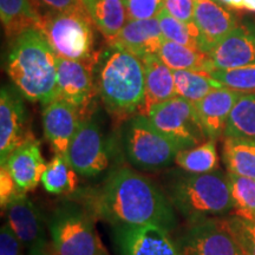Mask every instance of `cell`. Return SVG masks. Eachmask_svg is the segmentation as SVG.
<instances>
[{
    "label": "cell",
    "instance_id": "6da1fadb",
    "mask_svg": "<svg viewBox=\"0 0 255 255\" xmlns=\"http://www.w3.org/2000/svg\"><path fill=\"white\" fill-rule=\"evenodd\" d=\"M82 206L113 227L154 225L173 232L175 208L156 184L128 167L115 169L100 186L82 193Z\"/></svg>",
    "mask_w": 255,
    "mask_h": 255
},
{
    "label": "cell",
    "instance_id": "7a4b0ae2",
    "mask_svg": "<svg viewBox=\"0 0 255 255\" xmlns=\"http://www.w3.org/2000/svg\"><path fill=\"white\" fill-rule=\"evenodd\" d=\"M6 69L14 87L27 101L46 105L56 98L57 56L37 28L12 41Z\"/></svg>",
    "mask_w": 255,
    "mask_h": 255
},
{
    "label": "cell",
    "instance_id": "3957f363",
    "mask_svg": "<svg viewBox=\"0 0 255 255\" xmlns=\"http://www.w3.org/2000/svg\"><path fill=\"white\" fill-rule=\"evenodd\" d=\"M97 87L104 107L115 120L132 119L144 96L142 60L127 51L110 46V51L102 58Z\"/></svg>",
    "mask_w": 255,
    "mask_h": 255
},
{
    "label": "cell",
    "instance_id": "277c9868",
    "mask_svg": "<svg viewBox=\"0 0 255 255\" xmlns=\"http://www.w3.org/2000/svg\"><path fill=\"white\" fill-rule=\"evenodd\" d=\"M167 196L171 205L189 222L218 218L234 208L228 173L215 170L207 174H184L168 184Z\"/></svg>",
    "mask_w": 255,
    "mask_h": 255
},
{
    "label": "cell",
    "instance_id": "5b68a950",
    "mask_svg": "<svg viewBox=\"0 0 255 255\" xmlns=\"http://www.w3.org/2000/svg\"><path fill=\"white\" fill-rule=\"evenodd\" d=\"M95 24L87 8L50 11L43 15L39 31L59 58L98 64L95 50Z\"/></svg>",
    "mask_w": 255,
    "mask_h": 255
},
{
    "label": "cell",
    "instance_id": "8992f818",
    "mask_svg": "<svg viewBox=\"0 0 255 255\" xmlns=\"http://www.w3.org/2000/svg\"><path fill=\"white\" fill-rule=\"evenodd\" d=\"M52 255H109L96 229L95 218L84 207H57L47 219Z\"/></svg>",
    "mask_w": 255,
    "mask_h": 255
},
{
    "label": "cell",
    "instance_id": "52a82bcc",
    "mask_svg": "<svg viewBox=\"0 0 255 255\" xmlns=\"http://www.w3.org/2000/svg\"><path fill=\"white\" fill-rule=\"evenodd\" d=\"M124 146L129 162L143 170H157L175 163L182 150L170 138L152 126L148 117L136 115L129 120L124 131Z\"/></svg>",
    "mask_w": 255,
    "mask_h": 255
},
{
    "label": "cell",
    "instance_id": "ba28073f",
    "mask_svg": "<svg viewBox=\"0 0 255 255\" xmlns=\"http://www.w3.org/2000/svg\"><path fill=\"white\" fill-rule=\"evenodd\" d=\"M148 119L156 129L182 149L200 145L208 139L195 105L178 96L154 108Z\"/></svg>",
    "mask_w": 255,
    "mask_h": 255
},
{
    "label": "cell",
    "instance_id": "9c48e42d",
    "mask_svg": "<svg viewBox=\"0 0 255 255\" xmlns=\"http://www.w3.org/2000/svg\"><path fill=\"white\" fill-rule=\"evenodd\" d=\"M176 245L181 255H246L227 219L221 218L189 222Z\"/></svg>",
    "mask_w": 255,
    "mask_h": 255
},
{
    "label": "cell",
    "instance_id": "30bf717a",
    "mask_svg": "<svg viewBox=\"0 0 255 255\" xmlns=\"http://www.w3.org/2000/svg\"><path fill=\"white\" fill-rule=\"evenodd\" d=\"M97 64L57 57V88L55 100L73 105L83 116L90 117L95 97L98 94L94 68Z\"/></svg>",
    "mask_w": 255,
    "mask_h": 255
},
{
    "label": "cell",
    "instance_id": "8fae6325",
    "mask_svg": "<svg viewBox=\"0 0 255 255\" xmlns=\"http://www.w3.org/2000/svg\"><path fill=\"white\" fill-rule=\"evenodd\" d=\"M2 212L27 255H52L47 223L26 194L15 197Z\"/></svg>",
    "mask_w": 255,
    "mask_h": 255
},
{
    "label": "cell",
    "instance_id": "7c38bea8",
    "mask_svg": "<svg viewBox=\"0 0 255 255\" xmlns=\"http://www.w3.org/2000/svg\"><path fill=\"white\" fill-rule=\"evenodd\" d=\"M65 157L76 173L83 176H97L107 170L110 163L109 149L101 127L94 119L83 120Z\"/></svg>",
    "mask_w": 255,
    "mask_h": 255
},
{
    "label": "cell",
    "instance_id": "4fadbf2b",
    "mask_svg": "<svg viewBox=\"0 0 255 255\" xmlns=\"http://www.w3.org/2000/svg\"><path fill=\"white\" fill-rule=\"evenodd\" d=\"M23 96L18 90L2 87L0 94V164L5 165L8 156L34 137L28 129L27 111Z\"/></svg>",
    "mask_w": 255,
    "mask_h": 255
},
{
    "label": "cell",
    "instance_id": "5bb4252c",
    "mask_svg": "<svg viewBox=\"0 0 255 255\" xmlns=\"http://www.w3.org/2000/svg\"><path fill=\"white\" fill-rule=\"evenodd\" d=\"M121 255H181L170 232L158 226L114 227Z\"/></svg>",
    "mask_w": 255,
    "mask_h": 255
},
{
    "label": "cell",
    "instance_id": "9a60e30c",
    "mask_svg": "<svg viewBox=\"0 0 255 255\" xmlns=\"http://www.w3.org/2000/svg\"><path fill=\"white\" fill-rule=\"evenodd\" d=\"M214 69L231 70L255 64V24L245 20L208 53Z\"/></svg>",
    "mask_w": 255,
    "mask_h": 255
},
{
    "label": "cell",
    "instance_id": "2e32d148",
    "mask_svg": "<svg viewBox=\"0 0 255 255\" xmlns=\"http://www.w3.org/2000/svg\"><path fill=\"white\" fill-rule=\"evenodd\" d=\"M83 120H85V117L77 108L62 100H53L44 105V136L56 154L66 155L70 142Z\"/></svg>",
    "mask_w": 255,
    "mask_h": 255
},
{
    "label": "cell",
    "instance_id": "e0dca14e",
    "mask_svg": "<svg viewBox=\"0 0 255 255\" xmlns=\"http://www.w3.org/2000/svg\"><path fill=\"white\" fill-rule=\"evenodd\" d=\"M194 23L199 31L200 49L207 55L239 24L232 12L214 0H195Z\"/></svg>",
    "mask_w": 255,
    "mask_h": 255
},
{
    "label": "cell",
    "instance_id": "ac0fdd59",
    "mask_svg": "<svg viewBox=\"0 0 255 255\" xmlns=\"http://www.w3.org/2000/svg\"><path fill=\"white\" fill-rule=\"evenodd\" d=\"M163 40L158 19L155 17L144 20H128L122 31L109 41V45L143 59L158 55Z\"/></svg>",
    "mask_w": 255,
    "mask_h": 255
},
{
    "label": "cell",
    "instance_id": "d6986e66",
    "mask_svg": "<svg viewBox=\"0 0 255 255\" xmlns=\"http://www.w3.org/2000/svg\"><path fill=\"white\" fill-rule=\"evenodd\" d=\"M46 164L40 151V142L32 137L15 149L1 167L7 168L19 189L26 194L41 183Z\"/></svg>",
    "mask_w": 255,
    "mask_h": 255
},
{
    "label": "cell",
    "instance_id": "ffe728a7",
    "mask_svg": "<svg viewBox=\"0 0 255 255\" xmlns=\"http://www.w3.org/2000/svg\"><path fill=\"white\" fill-rule=\"evenodd\" d=\"M141 60L144 66V96L137 115L148 117L154 108L177 95L173 70L169 69L157 55Z\"/></svg>",
    "mask_w": 255,
    "mask_h": 255
},
{
    "label": "cell",
    "instance_id": "44dd1931",
    "mask_svg": "<svg viewBox=\"0 0 255 255\" xmlns=\"http://www.w3.org/2000/svg\"><path fill=\"white\" fill-rule=\"evenodd\" d=\"M241 95V92L222 88L212 91L194 104L208 139L216 141L225 135L229 116Z\"/></svg>",
    "mask_w": 255,
    "mask_h": 255
},
{
    "label": "cell",
    "instance_id": "7402d4cb",
    "mask_svg": "<svg viewBox=\"0 0 255 255\" xmlns=\"http://www.w3.org/2000/svg\"><path fill=\"white\" fill-rule=\"evenodd\" d=\"M0 18L11 41L32 28L39 30L43 21L36 0H0Z\"/></svg>",
    "mask_w": 255,
    "mask_h": 255
},
{
    "label": "cell",
    "instance_id": "603a6c76",
    "mask_svg": "<svg viewBox=\"0 0 255 255\" xmlns=\"http://www.w3.org/2000/svg\"><path fill=\"white\" fill-rule=\"evenodd\" d=\"M88 13L108 43L122 31L128 23L122 0H82Z\"/></svg>",
    "mask_w": 255,
    "mask_h": 255
},
{
    "label": "cell",
    "instance_id": "cb8c5ba5",
    "mask_svg": "<svg viewBox=\"0 0 255 255\" xmlns=\"http://www.w3.org/2000/svg\"><path fill=\"white\" fill-rule=\"evenodd\" d=\"M157 56L173 71L190 70L210 73L215 70L212 59L207 53L165 39L162 41Z\"/></svg>",
    "mask_w": 255,
    "mask_h": 255
},
{
    "label": "cell",
    "instance_id": "d4e9b609",
    "mask_svg": "<svg viewBox=\"0 0 255 255\" xmlns=\"http://www.w3.org/2000/svg\"><path fill=\"white\" fill-rule=\"evenodd\" d=\"M222 157L228 173L255 180V141L225 137Z\"/></svg>",
    "mask_w": 255,
    "mask_h": 255
},
{
    "label": "cell",
    "instance_id": "484cf974",
    "mask_svg": "<svg viewBox=\"0 0 255 255\" xmlns=\"http://www.w3.org/2000/svg\"><path fill=\"white\" fill-rule=\"evenodd\" d=\"M173 75L176 95L193 104L200 102L212 91L225 88L208 72L176 70L173 71Z\"/></svg>",
    "mask_w": 255,
    "mask_h": 255
},
{
    "label": "cell",
    "instance_id": "4316f807",
    "mask_svg": "<svg viewBox=\"0 0 255 255\" xmlns=\"http://www.w3.org/2000/svg\"><path fill=\"white\" fill-rule=\"evenodd\" d=\"M41 184L50 194L70 195L77 189V173L65 156L56 154L46 164V169L41 177Z\"/></svg>",
    "mask_w": 255,
    "mask_h": 255
},
{
    "label": "cell",
    "instance_id": "83f0119b",
    "mask_svg": "<svg viewBox=\"0 0 255 255\" xmlns=\"http://www.w3.org/2000/svg\"><path fill=\"white\" fill-rule=\"evenodd\" d=\"M216 141L208 139L193 148L182 149L175 157V164L189 174H207L219 169Z\"/></svg>",
    "mask_w": 255,
    "mask_h": 255
},
{
    "label": "cell",
    "instance_id": "f1b7e54d",
    "mask_svg": "<svg viewBox=\"0 0 255 255\" xmlns=\"http://www.w3.org/2000/svg\"><path fill=\"white\" fill-rule=\"evenodd\" d=\"M223 136L255 141V92L240 96L233 108Z\"/></svg>",
    "mask_w": 255,
    "mask_h": 255
},
{
    "label": "cell",
    "instance_id": "f546056e",
    "mask_svg": "<svg viewBox=\"0 0 255 255\" xmlns=\"http://www.w3.org/2000/svg\"><path fill=\"white\" fill-rule=\"evenodd\" d=\"M228 178L234 203L231 214L255 221V180L232 173H228Z\"/></svg>",
    "mask_w": 255,
    "mask_h": 255
},
{
    "label": "cell",
    "instance_id": "4dcf8cb0",
    "mask_svg": "<svg viewBox=\"0 0 255 255\" xmlns=\"http://www.w3.org/2000/svg\"><path fill=\"white\" fill-rule=\"evenodd\" d=\"M162 36L165 40L173 41L180 45L200 50L199 31L195 23H184L171 17L165 9H162L157 15Z\"/></svg>",
    "mask_w": 255,
    "mask_h": 255
},
{
    "label": "cell",
    "instance_id": "1f68e13d",
    "mask_svg": "<svg viewBox=\"0 0 255 255\" xmlns=\"http://www.w3.org/2000/svg\"><path fill=\"white\" fill-rule=\"evenodd\" d=\"M210 76L221 83L225 88L241 94L255 92V64L231 70L215 69L210 72Z\"/></svg>",
    "mask_w": 255,
    "mask_h": 255
},
{
    "label": "cell",
    "instance_id": "d6a6232c",
    "mask_svg": "<svg viewBox=\"0 0 255 255\" xmlns=\"http://www.w3.org/2000/svg\"><path fill=\"white\" fill-rule=\"evenodd\" d=\"M227 221L245 254L255 255V221H250V220L233 215L227 219Z\"/></svg>",
    "mask_w": 255,
    "mask_h": 255
},
{
    "label": "cell",
    "instance_id": "836d02e7",
    "mask_svg": "<svg viewBox=\"0 0 255 255\" xmlns=\"http://www.w3.org/2000/svg\"><path fill=\"white\" fill-rule=\"evenodd\" d=\"M128 20H144L157 17L163 9V0H122Z\"/></svg>",
    "mask_w": 255,
    "mask_h": 255
},
{
    "label": "cell",
    "instance_id": "e575fe53",
    "mask_svg": "<svg viewBox=\"0 0 255 255\" xmlns=\"http://www.w3.org/2000/svg\"><path fill=\"white\" fill-rule=\"evenodd\" d=\"M163 9L178 20L193 23L195 0H163Z\"/></svg>",
    "mask_w": 255,
    "mask_h": 255
},
{
    "label": "cell",
    "instance_id": "d590c367",
    "mask_svg": "<svg viewBox=\"0 0 255 255\" xmlns=\"http://www.w3.org/2000/svg\"><path fill=\"white\" fill-rule=\"evenodd\" d=\"M20 194H23V191L18 188L7 168L1 167L0 169V206H1V209L4 210Z\"/></svg>",
    "mask_w": 255,
    "mask_h": 255
},
{
    "label": "cell",
    "instance_id": "8d00e7d4",
    "mask_svg": "<svg viewBox=\"0 0 255 255\" xmlns=\"http://www.w3.org/2000/svg\"><path fill=\"white\" fill-rule=\"evenodd\" d=\"M21 242L7 221L2 223L0 229V255H24Z\"/></svg>",
    "mask_w": 255,
    "mask_h": 255
},
{
    "label": "cell",
    "instance_id": "74e56055",
    "mask_svg": "<svg viewBox=\"0 0 255 255\" xmlns=\"http://www.w3.org/2000/svg\"><path fill=\"white\" fill-rule=\"evenodd\" d=\"M39 1L51 8V11L68 12L85 9L82 0H39Z\"/></svg>",
    "mask_w": 255,
    "mask_h": 255
},
{
    "label": "cell",
    "instance_id": "f35d334b",
    "mask_svg": "<svg viewBox=\"0 0 255 255\" xmlns=\"http://www.w3.org/2000/svg\"><path fill=\"white\" fill-rule=\"evenodd\" d=\"M221 4L228 6V7L235 8V9H241L244 8V0H218Z\"/></svg>",
    "mask_w": 255,
    "mask_h": 255
},
{
    "label": "cell",
    "instance_id": "ab89813d",
    "mask_svg": "<svg viewBox=\"0 0 255 255\" xmlns=\"http://www.w3.org/2000/svg\"><path fill=\"white\" fill-rule=\"evenodd\" d=\"M244 8L247 11L255 12V0H244Z\"/></svg>",
    "mask_w": 255,
    "mask_h": 255
}]
</instances>
